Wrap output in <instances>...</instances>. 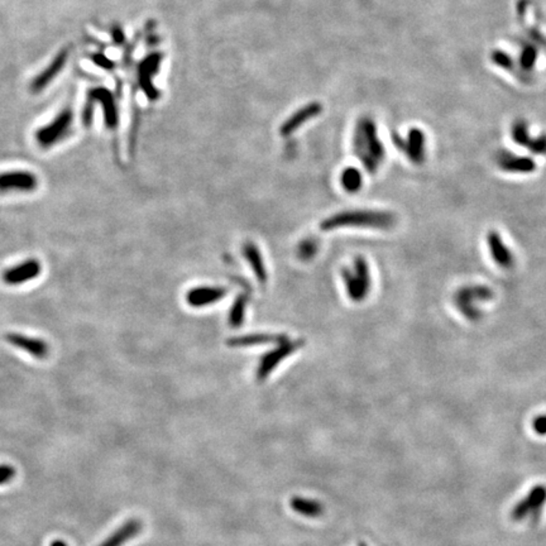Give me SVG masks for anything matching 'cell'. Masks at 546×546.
<instances>
[{"label":"cell","mask_w":546,"mask_h":546,"mask_svg":"<svg viewBox=\"0 0 546 546\" xmlns=\"http://www.w3.org/2000/svg\"><path fill=\"white\" fill-rule=\"evenodd\" d=\"M342 276L346 295L350 300L354 302H361L367 299L372 287V278H370V267L364 258L357 257L352 267L343 269Z\"/></svg>","instance_id":"cell-6"},{"label":"cell","mask_w":546,"mask_h":546,"mask_svg":"<svg viewBox=\"0 0 546 546\" xmlns=\"http://www.w3.org/2000/svg\"><path fill=\"white\" fill-rule=\"evenodd\" d=\"M305 346V340H293L286 335L285 339H282L280 343L276 344V348L269 350V353L264 354L260 361L258 368H257V379L264 381L267 379L269 375L277 368L278 366L286 361L288 357L300 350L302 346Z\"/></svg>","instance_id":"cell-7"},{"label":"cell","mask_w":546,"mask_h":546,"mask_svg":"<svg viewBox=\"0 0 546 546\" xmlns=\"http://www.w3.org/2000/svg\"><path fill=\"white\" fill-rule=\"evenodd\" d=\"M90 60H92L96 66H99L101 69L108 70V71L116 67L114 62L112 61V60L108 59L104 54H90Z\"/></svg>","instance_id":"cell-26"},{"label":"cell","mask_w":546,"mask_h":546,"mask_svg":"<svg viewBox=\"0 0 546 546\" xmlns=\"http://www.w3.org/2000/svg\"><path fill=\"white\" fill-rule=\"evenodd\" d=\"M142 530V523L139 520H129L105 538L99 546H123L131 538H136Z\"/></svg>","instance_id":"cell-18"},{"label":"cell","mask_w":546,"mask_h":546,"mask_svg":"<svg viewBox=\"0 0 546 546\" xmlns=\"http://www.w3.org/2000/svg\"><path fill=\"white\" fill-rule=\"evenodd\" d=\"M243 254L246 257L248 264L251 266V269L253 271L257 280L261 282L262 285L266 284L269 275H267V269H266L263 255H262L261 251L258 249V246H255L252 242H248L243 246Z\"/></svg>","instance_id":"cell-19"},{"label":"cell","mask_w":546,"mask_h":546,"mask_svg":"<svg viewBox=\"0 0 546 546\" xmlns=\"http://www.w3.org/2000/svg\"><path fill=\"white\" fill-rule=\"evenodd\" d=\"M248 302H249L248 295L242 293L234 302V305L231 306V313H229V325L231 328H239L244 322Z\"/></svg>","instance_id":"cell-24"},{"label":"cell","mask_w":546,"mask_h":546,"mask_svg":"<svg viewBox=\"0 0 546 546\" xmlns=\"http://www.w3.org/2000/svg\"><path fill=\"white\" fill-rule=\"evenodd\" d=\"M485 243L493 263L501 269H512L515 267L516 258L512 249L501 237L497 231H490L485 237Z\"/></svg>","instance_id":"cell-13"},{"label":"cell","mask_w":546,"mask_h":546,"mask_svg":"<svg viewBox=\"0 0 546 546\" xmlns=\"http://www.w3.org/2000/svg\"><path fill=\"white\" fill-rule=\"evenodd\" d=\"M397 218L391 211L385 210H352L342 211L329 216L320 224V229L325 231L342 228H364L388 231L396 225Z\"/></svg>","instance_id":"cell-1"},{"label":"cell","mask_w":546,"mask_h":546,"mask_svg":"<svg viewBox=\"0 0 546 546\" xmlns=\"http://www.w3.org/2000/svg\"><path fill=\"white\" fill-rule=\"evenodd\" d=\"M494 163L501 171L515 175H529L538 169L536 162L529 156L514 154L508 149L497 151L494 154Z\"/></svg>","instance_id":"cell-11"},{"label":"cell","mask_w":546,"mask_h":546,"mask_svg":"<svg viewBox=\"0 0 546 546\" xmlns=\"http://www.w3.org/2000/svg\"><path fill=\"white\" fill-rule=\"evenodd\" d=\"M355 154L370 174H376L379 166L384 163L385 147L378 139L376 128L372 124H364L361 129L358 131L355 139Z\"/></svg>","instance_id":"cell-3"},{"label":"cell","mask_w":546,"mask_h":546,"mask_svg":"<svg viewBox=\"0 0 546 546\" xmlns=\"http://www.w3.org/2000/svg\"><path fill=\"white\" fill-rule=\"evenodd\" d=\"M39 187V177L27 169L6 171L0 174V193H32Z\"/></svg>","instance_id":"cell-10"},{"label":"cell","mask_w":546,"mask_h":546,"mask_svg":"<svg viewBox=\"0 0 546 546\" xmlns=\"http://www.w3.org/2000/svg\"><path fill=\"white\" fill-rule=\"evenodd\" d=\"M51 546H67V544L65 541H62V540H54Z\"/></svg>","instance_id":"cell-30"},{"label":"cell","mask_w":546,"mask_h":546,"mask_svg":"<svg viewBox=\"0 0 546 546\" xmlns=\"http://www.w3.org/2000/svg\"><path fill=\"white\" fill-rule=\"evenodd\" d=\"M6 340L10 346L23 350L37 359H45L50 354V346L43 339L33 338L21 333H8Z\"/></svg>","instance_id":"cell-16"},{"label":"cell","mask_w":546,"mask_h":546,"mask_svg":"<svg viewBox=\"0 0 546 546\" xmlns=\"http://www.w3.org/2000/svg\"><path fill=\"white\" fill-rule=\"evenodd\" d=\"M493 299L494 291L490 286L470 284L454 291L453 305L465 320L476 323L485 316L482 306Z\"/></svg>","instance_id":"cell-2"},{"label":"cell","mask_w":546,"mask_h":546,"mask_svg":"<svg viewBox=\"0 0 546 546\" xmlns=\"http://www.w3.org/2000/svg\"><path fill=\"white\" fill-rule=\"evenodd\" d=\"M359 546H367V544H364V543H361V544H359Z\"/></svg>","instance_id":"cell-31"},{"label":"cell","mask_w":546,"mask_h":546,"mask_svg":"<svg viewBox=\"0 0 546 546\" xmlns=\"http://www.w3.org/2000/svg\"><path fill=\"white\" fill-rule=\"evenodd\" d=\"M532 430L541 437L546 435V414L538 416L532 420Z\"/></svg>","instance_id":"cell-28"},{"label":"cell","mask_w":546,"mask_h":546,"mask_svg":"<svg viewBox=\"0 0 546 546\" xmlns=\"http://www.w3.org/2000/svg\"><path fill=\"white\" fill-rule=\"evenodd\" d=\"M228 290L220 286H199L191 288L186 295V301L193 308H207L223 300Z\"/></svg>","instance_id":"cell-17"},{"label":"cell","mask_w":546,"mask_h":546,"mask_svg":"<svg viewBox=\"0 0 546 546\" xmlns=\"http://www.w3.org/2000/svg\"><path fill=\"white\" fill-rule=\"evenodd\" d=\"M290 506L295 512L305 516V517H319L323 515L324 507L320 502L314 500H308L302 497H293L290 501Z\"/></svg>","instance_id":"cell-22"},{"label":"cell","mask_w":546,"mask_h":546,"mask_svg":"<svg viewBox=\"0 0 546 546\" xmlns=\"http://www.w3.org/2000/svg\"><path fill=\"white\" fill-rule=\"evenodd\" d=\"M112 36H113V39H114V42H116V45H122V43H123L124 33L123 30H122L120 27L114 25V27L112 28Z\"/></svg>","instance_id":"cell-29"},{"label":"cell","mask_w":546,"mask_h":546,"mask_svg":"<svg viewBox=\"0 0 546 546\" xmlns=\"http://www.w3.org/2000/svg\"><path fill=\"white\" fill-rule=\"evenodd\" d=\"M511 137L516 145L526 148L531 154L546 156V134L532 137L525 120H517L511 128Z\"/></svg>","instance_id":"cell-15"},{"label":"cell","mask_w":546,"mask_h":546,"mask_svg":"<svg viewBox=\"0 0 546 546\" xmlns=\"http://www.w3.org/2000/svg\"><path fill=\"white\" fill-rule=\"evenodd\" d=\"M42 272V263L36 258H28L9 267L3 272V281L9 286L23 285L28 281L36 280Z\"/></svg>","instance_id":"cell-14"},{"label":"cell","mask_w":546,"mask_h":546,"mask_svg":"<svg viewBox=\"0 0 546 546\" xmlns=\"http://www.w3.org/2000/svg\"><path fill=\"white\" fill-rule=\"evenodd\" d=\"M74 110L71 107L61 109L52 120L39 127L34 133L36 143L43 149H48L61 143L69 137L74 125Z\"/></svg>","instance_id":"cell-4"},{"label":"cell","mask_w":546,"mask_h":546,"mask_svg":"<svg viewBox=\"0 0 546 546\" xmlns=\"http://www.w3.org/2000/svg\"><path fill=\"white\" fill-rule=\"evenodd\" d=\"M70 54H71L70 47L61 48L52 59V61L50 62L46 67L42 70V72H39V75L32 80L30 92L32 94L42 93V90L46 89L47 86L61 74L62 70L65 69L66 63L69 61Z\"/></svg>","instance_id":"cell-12"},{"label":"cell","mask_w":546,"mask_h":546,"mask_svg":"<svg viewBox=\"0 0 546 546\" xmlns=\"http://www.w3.org/2000/svg\"><path fill=\"white\" fill-rule=\"evenodd\" d=\"M546 503V487L543 485H535L527 496L520 501L511 511V518L514 521H523L531 517L532 521H536Z\"/></svg>","instance_id":"cell-9"},{"label":"cell","mask_w":546,"mask_h":546,"mask_svg":"<svg viewBox=\"0 0 546 546\" xmlns=\"http://www.w3.org/2000/svg\"><path fill=\"white\" fill-rule=\"evenodd\" d=\"M284 334H253V335H244L237 337L228 340V346L233 348H246V346H264V344H277L282 339H285Z\"/></svg>","instance_id":"cell-20"},{"label":"cell","mask_w":546,"mask_h":546,"mask_svg":"<svg viewBox=\"0 0 546 546\" xmlns=\"http://www.w3.org/2000/svg\"><path fill=\"white\" fill-rule=\"evenodd\" d=\"M158 65H160V57L157 54H152V56L147 57L146 60L140 63V67H139V84L143 87L148 98H151V99H154V95H156L154 86H151V75L154 76L156 74V71L158 70Z\"/></svg>","instance_id":"cell-21"},{"label":"cell","mask_w":546,"mask_h":546,"mask_svg":"<svg viewBox=\"0 0 546 546\" xmlns=\"http://www.w3.org/2000/svg\"><path fill=\"white\" fill-rule=\"evenodd\" d=\"M95 104H101L104 112V122L110 131L116 129L119 125V109L116 96L107 87H93L87 93V103L83 112V123L90 127L93 123V109Z\"/></svg>","instance_id":"cell-5"},{"label":"cell","mask_w":546,"mask_h":546,"mask_svg":"<svg viewBox=\"0 0 546 546\" xmlns=\"http://www.w3.org/2000/svg\"><path fill=\"white\" fill-rule=\"evenodd\" d=\"M340 184L346 193H358L363 186V176L357 169H346L342 174Z\"/></svg>","instance_id":"cell-23"},{"label":"cell","mask_w":546,"mask_h":546,"mask_svg":"<svg viewBox=\"0 0 546 546\" xmlns=\"http://www.w3.org/2000/svg\"><path fill=\"white\" fill-rule=\"evenodd\" d=\"M316 253V243L313 240H306L304 243H301L300 248H299V255L301 260H310L314 257Z\"/></svg>","instance_id":"cell-27"},{"label":"cell","mask_w":546,"mask_h":546,"mask_svg":"<svg viewBox=\"0 0 546 546\" xmlns=\"http://www.w3.org/2000/svg\"><path fill=\"white\" fill-rule=\"evenodd\" d=\"M393 143L412 165L421 166L426 161L428 142L426 136L421 129L412 128L408 131L406 137L396 136L393 137Z\"/></svg>","instance_id":"cell-8"},{"label":"cell","mask_w":546,"mask_h":546,"mask_svg":"<svg viewBox=\"0 0 546 546\" xmlns=\"http://www.w3.org/2000/svg\"><path fill=\"white\" fill-rule=\"evenodd\" d=\"M16 477V468L9 464H0V485H7Z\"/></svg>","instance_id":"cell-25"}]
</instances>
